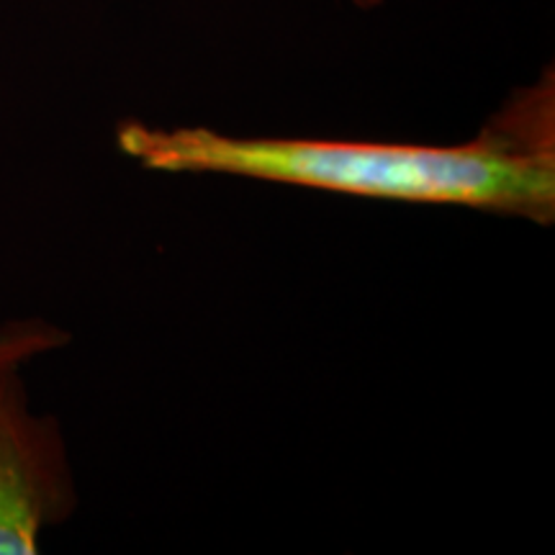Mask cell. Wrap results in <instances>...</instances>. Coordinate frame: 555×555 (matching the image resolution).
<instances>
[{
	"label": "cell",
	"instance_id": "obj_1",
	"mask_svg": "<svg viewBox=\"0 0 555 555\" xmlns=\"http://www.w3.org/2000/svg\"><path fill=\"white\" fill-rule=\"evenodd\" d=\"M121 152L142 168L180 176H237L343 196L468 206L553 224L555 80L545 69L466 144L337 142L229 137L206 127L124 121Z\"/></svg>",
	"mask_w": 555,
	"mask_h": 555
},
{
	"label": "cell",
	"instance_id": "obj_2",
	"mask_svg": "<svg viewBox=\"0 0 555 555\" xmlns=\"http://www.w3.org/2000/svg\"><path fill=\"white\" fill-rule=\"evenodd\" d=\"M78 504L57 420L37 414L21 367L0 371V555L39 551Z\"/></svg>",
	"mask_w": 555,
	"mask_h": 555
},
{
	"label": "cell",
	"instance_id": "obj_3",
	"mask_svg": "<svg viewBox=\"0 0 555 555\" xmlns=\"http://www.w3.org/2000/svg\"><path fill=\"white\" fill-rule=\"evenodd\" d=\"M69 345V335L47 319H9L0 322V371L24 367L47 352Z\"/></svg>",
	"mask_w": 555,
	"mask_h": 555
},
{
	"label": "cell",
	"instance_id": "obj_4",
	"mask_svg": "<svg viewBox=\"0 0 555 555\" xmlns=\"http://www.w3.org/2000/svg\"><path fill=\"white\" fill-rule=\"evenodd\" d=\"M350 3H356L358 9H376V5L384 3V0H350Z\"/></svg>",
	"mask_w": 555,
	"mask_h": 555
}]
</instances>
